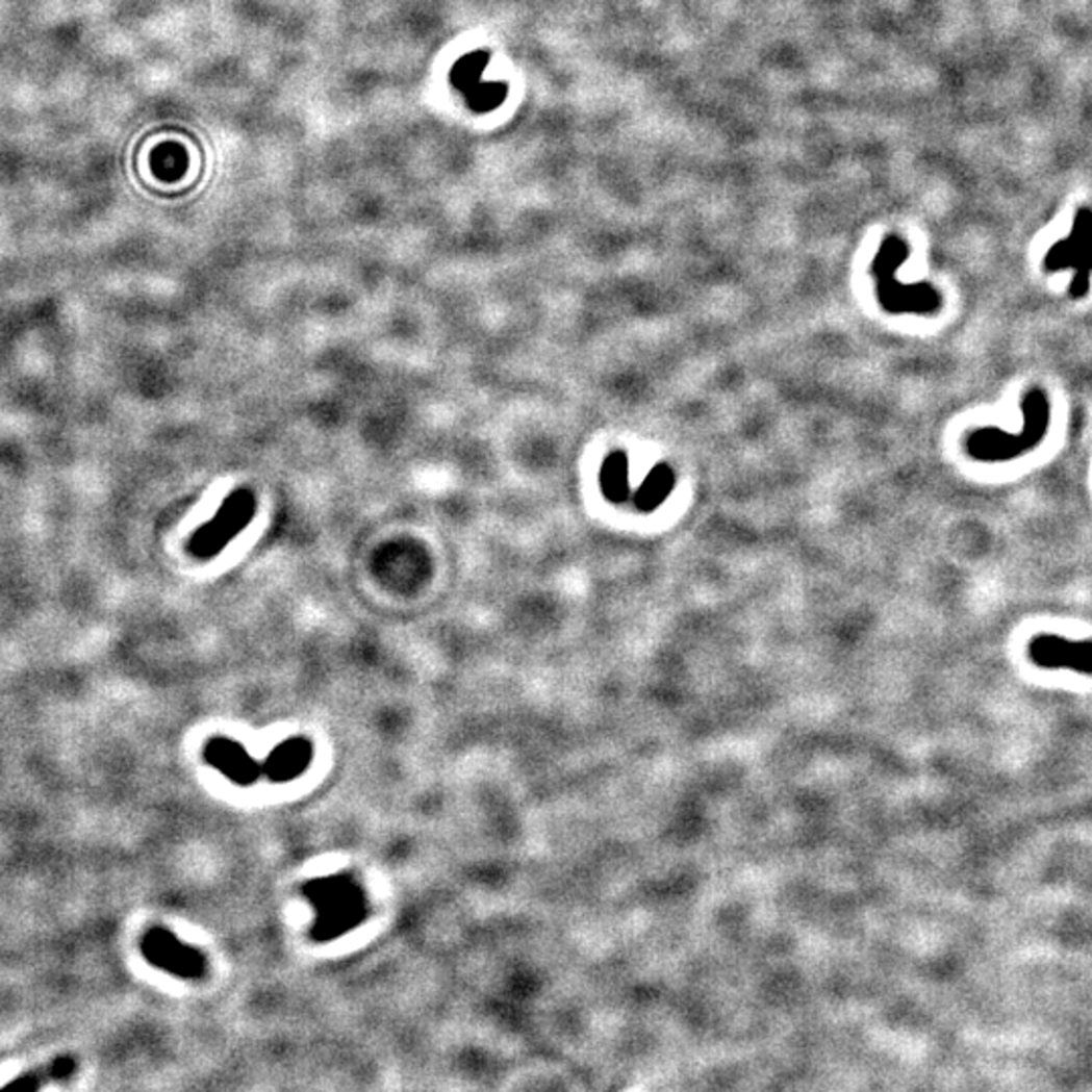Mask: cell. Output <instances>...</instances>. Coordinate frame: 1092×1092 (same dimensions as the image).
<instances>
[{
  "label": "cell",
  "instance_id": "cell-1",
  "mask_svg": "<svg viewBox=\"0 0 1092 1092\" xmlns=\"http://www.w3.org/2000/svg\"><path fill=\"white\" fill-rule=\"evenodd\" d=\"M1023 427L1020 433H1006L999 427H982L967 435L965 452L977 461H1010L1036 450L1050 427V401L1046 390L1030 388L1022 399Z\"/></svg>",
  "mask_w": 1092,
  "mask_h": 1092
},
{
  "label": "cell",
  "instance_id": "cell-2",
  "mask_svg": "<svg viewBox=\"0 0 1092 1092\" xmlns=\"http://www.w3.org/2000/svg\"><path fill=\"white\" fill-rule=\"evenodd\" d=\"M909 246L892 235L886 237L879 255L872 261V276L877 280V296L884 312L933 316L943 308L941 294L929 282L900 283L896 280L898 268L909 259Z\"/></svg>",
  "mask_w": 1092,
  "mask_h": 1092
},
{
  "label": "cell",
  "instance_id": "cell-3",
  "mask_svg": "<svg viewBox=\"0 0 1092 1092\" xmlns=\"http://www.w3.org/2000/svg\"><path fill=\"white\" fill-rule=\"evenodd\" d=\"M308 898L318 911L314 937L318 941H332L366 916V900L356 882L347 877H330L312 881L306 886Z\"/></svg>",
  "mask_w": 1092,
  "mask_h": 1092
},
{
  "label": "cell",
  "instance_id": "cell-4",
  "mask_svg": "<svg viewBox=\"0 0 1092 1092\" xmlns=\"http://www.w3.org/2000/svg\"><path fill=\"white\" fill-rule=\"evenodd\" d=\"M257 500L249 488H239L225 498L217 514L197 530L188 542V551L197 559L217 557L239 532L249 527L255 516Z\"/></svg>",
  "mask_w": 1092,
  "mask_h": 1092
},
{
  "label": "cell",
  "instance_id": "cell-5",
  "mask_svg": "<svg viewBox=\"0 0 1092 1092\" xmlns=\"http://www.w3.org/2000/svg\"><path fill=\"white\" fill-rule=\"evenodd\" d=\"M141 951L150 965L164 969L167 973H173L182 980H203L207 975L205 955L178 941L167 929L154 926L148 933H144Z\"/></svg>",
  "mask_w": 1092,
  "mask_h": 1092
},
{
  "label": "cell",
  "instance_id": "cell-6",
  "mask_svg": "<svg viewBox=\"0 0 1092 1092\" xmlns=\"http://www.w3.org/2000/svg\"><path fill=\"white\" fill-rule=\"evenodd\" d=\"M1030 660L1048 669H1074L1092 676V641H1072L1062 635L1040 634L1027 645Z\"/></svg>",
  "mask_w": 1092,
  "mask_h": 1092
},
{
  "label": "cell",
  "instance_id": "cell-7",
  "mask_svg": "<svg viewBox=\"0 0 1092 1092\" xmlns=\"http://www.w3.org/2000/svg\"><path fill=\"white\" fill-rule=\"evenodd\" d=\"M1068 265H1074L1078 270L1070 289L1072 296H1085L1089 291V272L1092 270V231L1089 214L1081 217L1072 237L1050 249L1046 257V268L1050 272L1064 270Z\"/></svg>",
  "mask_w": 1092,
  "mask_h": 1092
},
{
  "label": "cell",
  "instance_id": "cell-8",
  "mask_svg": "<svg viewBox=\"0 0 1092 1092\" xmlns=\"http://www.w3.org/2000/svg\"><path fill=\"white\" fill-rule=\"evenodd\" d=\"M205 759L233 783L251 785L263 777V763H257L246 748L233 740L212 739L205 746Z\"/></svg>",
  "mask_w": 1092,
  "mask_h": 1092
},
{
  "label": "cell",
  "instance_id": "cell-9",
  "mask_svg": "<svg viewBox=\"0 0 1092 1092\" xmlns=\"http://www.w3.org/2000/svg\"><path fill=\"white\" fill-rule=\"evenodd\" d=\"M310 761L312 744L308 740H285L263 761V777H270L272 781H289L304 773Z\"/></svg>",
  "mask_w": 1092,
  "mask_h": 1092
},
{
  "label": "cell",
  "instance_id": "cell-10",
  "mask_svg": "<svg viewBox=\"0 0 1092 1092\" xmlns=\"http://www.w3.org/2000/svg\"><path fill=\"white\" fill-rule=\"evenodd\" d=\"M676 486V474L668 463H658L652 467V472L645 476L641 486L632 492V504L635 510L641 514L656 512L666 500Z\"/></svg>",
  "mask_w": 1092,
  "mask_h": 1092
},
{
  "label": "cell",
  "instance_id": "cell-11",
  "mask_svg": "<svg viewBox=\"0 0 1092 1092\" xmlns=\"http://www.w3.org/2000/svg\"><path fill=\"white\" fill-rule=\"evenodd\" d=\"M601 493L611 504H628L632 500L630 488V458L626 452H613L603 459L600 472Z\"/></svg>",
  "mask_w": 1092,
  "mask_h": 1092
},
{
  "label": "cell",
  "instance_id": "cell-12",
  "mask_svg": "<svg viewBox=\"0 0 1092 1092\" xmlns=\"http://www.w3.org/2000/svg\"><path fill=\"white\" fill-rule=\"evenodd\" d=\"M77 1070V1060L71 1055H59L51 1058L49 1062L36 1066L33 1070H27L19 1074L15 1081L4 1085V1089H19V1091H36L49 1083H59L71 1078Z\"/></svg>",
  "mask_w": 1092,
  "mask_h": 1092
}]
</instances>
